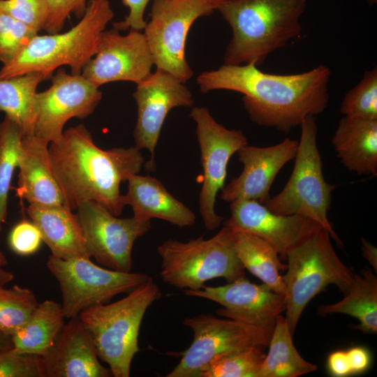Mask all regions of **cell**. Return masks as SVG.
<instances>
[{
  "instance_id": "6da1fadb",
  "label": "cell",
  "mask_w": 377,
  "mask_h": 377,
  "mask_svg": "<svg viewBox=\"0 0 377 377\" xmlns=\"http://www.w3.org/2000/svg\"><path fill=\"white\" fill-rule=\"evenodd\" d=\"M330 75L323 64L288 75L265 73L253 64H223L202 72L196 81L203 93L223 89L242 94L244 107L254 123L288 133L325 110Z\"/></svg>"
},
{
  "instance_id": "7a4b0ae2",
  "label": "cell",
  "mask_w": 377,
  "mask_h": 377,
  "mask_svg": "<svg viewBox=\"0 0 377 377\" xmlns=\"http://www.w3.org/2000/svg\"><path fill=\"white\" fill-rule=\"evenodd\" d=\"M52 170L64 205L77 209L85 201H96L119 216L126 205L121 182L138 174L144 157L136 147L103 150L97 147L83 124L66 130L48 147Z\"/></svg>"
},
{
  "instance_id": "3957f363",
  "label": "cell",
  "mask_w": 377,
  "mask_h": 377,
  "mask_svg": "<svg viewBox=\"0 0 377 377\" xmlns=\"http://www.w3.org/2000/svg\"><path fill=\"white\" fill-rule=\"evenodd\" d=\"M308 0H232L217 10L232 36L223 64L259 66L269 55L300 35Z\"/></svg>"
},
{
  "instance_id": "277c9868",
  "label": "cell",
  "mask_w": 377,
  "mask_h": 377,
  "mask_svg": "<svg viewBox=\"0 0 377 377\" xmlns=\"http://www.w3.org/2000/svg\"><path fill=\"white\" fill-rule=\"evenodd\" d=\"M113 17L108 0H89L77 24L62 34L34 36L15 59L3 66L0 79L34 72L48 79L61 66H68L72 74L80 75L96 53L101 32Z\"/></svg>"
},
{
  "instance_id": "5b68a950",
  "label": "cell",
  "mask_w": 377,
  "mask_h": 377,
  "mask_svg": "<svg viewBox=\"0 0 377 377\" xmlns=\"http://www.w3.org/2000/svg\"><path fill=\"white\" fill-rule=\"evenodd\" d=\"M153 280L114 302L96 305L79 314L89 331L98 358L114 377H128L132 360L140 351L139 331L147 309L161 297Z\"/></svg>"
},
{
  "instance_id": "8992f818",
  "label": "cell",
  "mask_w": 377,
  "mask_h": 377,
  "mask_svg": "<svg viewBox=\"0 0 377 377\" xmlns=\"http://www.w3.org/2000/svg\"><path fill=\"white\" fill-rule=\"evenodd\" d=\"M330 238L320 228L286 253V272L282 276L285 318L293 335L306 306L316 295L330 285L344 295L353 285L355 273L340 260Z\"/></svg>"
},
{
  "instance_id": "52a82bcc",
  "label": "cell",
  "mask_w": 377,
  "mask_h": 377,
  "mask_svg": "<svg viewBox=\"0 0 377 377\" xmlns=\"http://www.w3.org/2000/svg\"><path fill=\"white\" fill-rule=\"evenodd\" d=\"M162 280L179 288L198 290L216 278L231 282L245 276L237 256L232 229L223 227L212 237L182 242L168 239L158 246Z\"/></svg>"
},
{
  "instance_id": "ba28073f",
  "label": "cell",
  "mask_w": 377,
  "mask_h": 377,
  "mask_svg": "<svg viewBox=\"0 0 377 377\" xmlns=\"http://www.w3.org/2000/svg\"><path fill=\"white\" fill-rule=\"evenodd\" d=\"M300 127L292 174L282 191L263 204L278 214H298L313 220L328 231L339 246H343L327 218L332 193L336 185L329 184L324 178L317 145L316 117H308Z\"/></svg>"
},
{
  "instance_id": "9c48e42d",
  "label": "cell",
  "mask_w": 377,
  "mask_h": 377,
  "mask_svg": "<svg viewBox=\"0 0 377 377\" xmlns=\"http://www.w3.org/2000/svg\"><path fill=\"white\" fill-rule=\"evenodd\" d=\"M46 265L59 282L67 319L92 306L108 303L114 296L128 293L152 280L145 273L110 269L87 258L65 260L51 255Z\"/></svg>"
},
{
  "instance_id": "30bf717a",
  "label": "cell",
  "mask_w": 377,
  "mask_h": 377,
  "mask_svg": "<svg viewBox=\"0 0 377 377\" xmlns=\"http://www.w3.org/2000/svg\"><path fill=\"white\" fill-rule=\"evenodd\" d=\"M214 10L205 0H153L144 34L157 69L183 83L193 76L185 57L187 35L198 18Z\"/></svg>"
},
{
  "instance_id": "8fae6325",
  "label": "cell",
  "mask_w": 377,
  "mask_h": 377,
  "mask_svg": "<svg viewBox=\"0 0 377 377\" xmlns=\"http://www.w3.org/2000/svg\"><path fill=\"white\" fill-rule=\"evenodd\" d=\"M183 325L192 330L193 341L166 377H199L219 357L253 345L267 347L273 331L211 314L186 318Z\"/></svg>"
},
{
  "instance_id": "7c38bea8",
  "label": "cell",
  "mask_w": 377,
  "mask_h": 377,
  "mask_svg": "<svg viewBox=\"0 0 377 377\" xmlns=\"http://www.w3.org/2000/svg\"><path fill=\"white\" fill-rule=\"evenodd\" d=\"M77 210L90 258L106 268L131 272L134 243L149 230L151 220L119 218L93 200L82 202Z\"/></svg>"
},
{
  "instance_id": "4fadbf2b",
  "label": "cell",
  "mask_w": 377,
  "mask_h": 377,
  "mask_svg": "<svg viewBox=\"0 0 377 377\" xmlns=\"http://www.w3.org/2000/svg\"><path fill=\"white\" fill-rule=\"evenodd\" d=\"M190 117L196 123L204 173L199 210L206 229L213 230L223 219L216 213L214 206L219 191L224 187L228 162L248 141L241 130H230L218 123L206 108H193Z\"/></svg>"
},
{
  "instance_id": "5bb4252c",
  "label": "cell",
  "mask_w": 377,
  "mask_h": 377,
  "mask_svg": "<svg viewBox=\"0 0 377 377\" xmlns=\"http://www.w3.org/2000/svg\"><path fill=\"white\" fill-rule=\"evenodd\" d=\"M98 87L80 75L57 70L52 84L37 94V114L33 135L46 145L59 141L66 123L73 117L84 119L98 105Z\"/></svg>"
},
{
  "instance_id": "9a60e30c",
  "label": "cell",
  "mask_w": 377,
  "mask_h": 377,
  "mask_svg": "<svg viewBox=\"0 0 377 377\" xmlns=\"http://www.w3.org/2000/svg\"><path fill=\"white\" fill-rule=\"evenodd\" d=\"M153 65L144 33L131 29L123 36L113 27L101 32L96 53L81 75L98 87L117 81L138 84L151 73Z\"/></svg>"
},
{
  "instance_id": "2e32d148",
  "label": "cell",
  "mask_w": 377,
  "mask_h": 377,
  "mask_svg": "<svg viewBox=\"0 0 377 377\" xmlns=\"http://www.w3.org/2000/svg\"><path fill=\"white\" fill-rule=\"evenodd\" d=\"M138 106V118L133 137L138 149L150 153L147 168H154L155 149L168 112L176 107L193 103L191 91L172 74L157 69L137 84L133 94Z\"/></svg>"
},
{
  "instance_id": "e0dca14e",
  "label": "cell",
  "mask_w": 377,
  "mask_h": 377,
  "mask_svg": "<svg viewBox=\"0 0 377 377\" xmlns=\"http://www.w3.org/2000/svg\"><path fill=\"white\" fill-rule=\"evenodd\" d=\"M187 296L219 304V316L273 330L276 318L285 311L284 296L265 283L256 284L242 277L219 286H204L198 290H185Z\"/></svg>"
},
{
  "instance_id": "ac0fdd59",
  "label": "cell",
  "mask_w": 377,
  "mask_h": 377,
  "mask_svg": "<svg viewBox=\"0 0 377 377\" xmlns=\"http://www.w3.org/2000/svg\"><path fill=\"white\" fill-rule=\"evenodd\" d=\"M298 141L286 138L274 145L259 147L246 145L237 153L243 170L221 190L226 202L254 200L263 204L269 198L271 186L281 169L294 159Z\"/></svg>"
},
{
  "instance_id": "d6986e66",
  "label": "cell",
  "mask_w": 377,
  "mask_h": 377,
  "mask_svg": "<svg viewBox=\"0 0 377 377\" xmlns=\"http://www.w3.org/2000/svg\"><path fill=\"white\" fill-rule=\"evenodd\" d=\"M231 216L223 225L253 233L275 248L281 258L313 232L322 228L313 220L298 214L283 215L271 212L254 200L230 202Z\"/></svg>"
},
{
  "instance_id": "ffe728a7",
  "label": "cell",
  "mask_w": 377,
  "mask_h": 377,
  "mask_svg": "<svg viewBox=\"0 0 377 377\" xmlns=\"http://www.w3.org/2000/svg\"><path fill=\"white\" fill-rule=\"evenodd\" d=\"M43 357L46 377H108L91 337L79 316L68 319Z\"/></svg>"
},
{
  "instance_id": "44dd1931",
  "label": "cell",
  "mask_w": 377,
  "mask_h": 377,
  "mask_svg": "<svg viewBox=\"0 0 377 377\" xmlns=\"http://www.w3.org/2000/svg\"><path fill=\"white\" fill-rule=\"evenodd\" d=\"M18 167L17 196L27 200L29 204L64 205L52 170L47 145L33 135L22 136Z\"/></svg>"
},
{
  "instance_id": "7402d4cb",
  "label": "cell",
  "mask_w": 377,
  "mask_h": 377,
  "mask_svg": "<svg viewBox=\"0 0 377 377\" xmlns=\"http://www.w3.org/2000/svg\"><path fill=\"white\" fill-rule=\"evenodd\" d=\"M63 205L29 204L27 214L52 255L65 260L90 258L77 214Z\"/></svg>"
},
{
  "instance_id": "603a6c76",
  "label": "cell",
  "mask_w": 377,
  "mask_h": 377,
  "mask_svg": "<svg viewBox=\"0 0 377 377\" xmlns=\"http://www.w3.org/2000/svg\"><path fill=\"white\" fill-rule=\"evenodd\" d=\"M126 205H130L133 216L145 219H162L179 228L193 226L195 214L174 198L163 184L154 177L131 175L128 177Z\"/></svg>"
},
{
  "instance_id": "cb8c5ba5",
  "label": "cell",
  "mask_w": 377,
  "mask_h": 377,
  "mask_svg": "<svg viewBox=\"0 0 377 377\" xmlns=\"http://www.w3.org/2000/svg\"><path fill=\"white\" fill-rule=\"evenodd\" d=\"M332 144L341 163L359 175H377V120L343 116Z\"/></svg>"
},
{
  "instance_id": "d4e9b609",
  "label": "cell",
  "mask_w": 377,
  "mask_h": 377,
  "mask_svg": "<svg viewBox=\"0 0 377 377\" xmlns=\"http://www.w3.org/2000/svg\"><path fill=\"white\" fill-rule=\"evenodd\" d=\"M230 228L237 256L244 269L274 291L284 296V283L280 272L285 271L287 265L281 262L275 248L253 233Z\"/></svg>"
},
{
  "instance_id": "484cf974",
  "label": "cell",
  "mask_w": 377,
  "mask_h": 377,
  "mask_svg": "<svg viewBox=\"0 0 377 377\" xmlns=\"http://www.w3.org/2000/svg\"><path fill=\"white\" fill-rule=\"evenodd\" d=\"M61 304L47 300L38 303L26 323L13 335V350L44 357L64 325Z\"/></svg>"
},
{
  "instance_id": "4316f807",
  "label": "cell",
  "mask_w": 377,
  "mask_h": 377,
  "mask_svg": "<svg viewBox=\"0 0 377 377\" xmlns=\"http://www.w3.org/2000/svg\"><path fill=\"white\" fill-rule=\"evenodd\" d=\"M47 80L40 73L0 79V110L20 127L23 136L33 135L37 114V87Z\"/></svg>"
},
{
  "instance_id": "83f0119b",
  "label": "cell",
  "mask_w": 377,
  "mask_h": 377,
  "mask_svg": "<svg viewBox=\"0 0 377 377\" xmlns=\"http://www.w3.org/2000/svg\"><path fill=\"white\" fill-rule=\"evenodd\" d=\"M343 298L334 304L319 307L323 314L343 313L359 320L354 328L365 334L377 332V278L369 268L354 274L350 290Z\"/></svg>"
},
{
  "instance_id": "f1b7e54d",
  "label": "cell",
  "mask_w": 377,
  "mask_h": 377,
  "mask_svg": "<svg viewBox=\"0 0 377 377\" xmlns=\"http://www.w3.org/2000/svg\"><path fill=\"white\" fill-rule=\"evenodd\" d=\"M293 336L286 318L278 315L258 377H297L317 369L300 355Z\"/></svg>"
},
{
  "instance_id": "f546056e",
  "label": "cell",
  "mask_w": 377,
  "mask_h": 377,
  "mask_svg": "<svg viewBox=\"0 0 377 377\" xmlns=\"http://www.w3.org/2000/svg\"><path fill=\"white\" fill-rule=\"evenodd\" d=\"M22 136L17 124L6 116L0 123V230L6 216L13 175L18 167Z\"/></svg>"
},
{
  "instance_id": "4dcf8cb0",
  "label": "cell",
  "mask_w": 377,
  "mask_h": 377,
  "mask_svg": "<svg viewBox=\"0 0 377 377\" xmlns=\"http://www.w3.org/2000/svg\"><path fill=\"white\" fill-rule=\"evenodd\" d=\"M265 347L253 345L212 360L199 377H258Z\"/></svg>"
},
{
  "instance_id": "1f68e13d",
  "label": "cell",
  "mask_w": 377,
  "mask_h": 377,
  "mask_svg": "<svg viewBox=\"0 0 377 377\" xmlns=\"http://www.w3.org/2000/svg\"><path fill=\"white\" fill-rule=\"evenodd\" d=\"M38 302L27 288L0 286V331L12 336L29 318Z\"/></svg>"
},
{
  "instance_id": "d6a6232c",
  "label": "cell",
  "mask_w": 377,
  "mask_h": 377,
  "mask_svg": "<svg viewBox=\"0 0 377 377\" xmlns=\"http://www.w3.org/2000/svg\"><path fill=\"white\" fill-rule=\"evenodd\" d=\"M340 112L349 117L377 120V68L364 71L362 78L344 96Z\"/></svg>"
},
{
  "instance_id": "836d02e7",
  "label": "cell",
  "mask_w": 377,
  "mask_h": 377,
  "mask_svg": "<svg viewBox=\"0 0 377 377\" xmlns=\"http://www.w3.org/2000/svg\"><path fill=\"white\" fill-rule=\"evenodd\" d=\"M38 31L0 10V61L6 65L15 59Z\"/></svg>"
},
{
  "instance_id": "e575fe53",
  "label": "cell",
  "mask_w": 377,
  "mask_h": 377,
  "mask_svg": "<svg viewBox=\"0 0 377 377\" xmlns=\"http://www.w3.org/2000/svg\"><path fill=\"white\" fill-rule=\"evenodd\" d=\"M0 377H46L43 356L13 349L0 354Z\"/></svg>"
},
{
  "instance_id": "d590c367",
  "label": "cell",
  "mask_w": 377,
  "mask_h": 377,
  "mask_svg": "<svg viewBox=\"0 0 377 377\" xmlns=\"http://www.w3.org/2000/svg\"><path fill=\"white\" fill-rule=\"evenodd\" d=\"M0 10L38 32L45 29L50 14L47 0H0Z\"/></svg>"
},
{
  "instance_id": "8d00e7d4",
  "label": "cell",
  "mask_w": 377,
  "mask_h": 377,
  "mask_svg": "<svg viewBox=\"0 0 377 377\" xmlns=\"http://www.w3.org/2000/svg\"><path fill=\"white\" fill-rule=\"evenodd\" d=\"M40 232L35 224L27 220L17 223L10 230L8 244L11 250L20 256L36 253L42 242Z\"/></svg>"
},
{
  "instance_id": "74e56055",
  "label": "cell",
  "mask_w": 377,
  "mask_h": 377,
  "mask_svg": "<svg viewBox=\"0 0 377 377\" xmlns=\"http://www.w3.org/2000/svg\"><path fill=\"white\" fill-rule=\"evenodd\" d=\"M50 14L45 29L49 34L61 31L66 19L74 13L82 17L85 13L89 0H47Z\"/></svg>"
},
{
  "instance_id": "f35d334b",
  "label": "cell",
  "mask_w": 377,
  "mask_h": 377,
  "mask_svg": "<svg viewBox=\"0 0 377 377\" xmlns=\"http://www.w3.org/2000/svg\"><path fill=\"white\" fill-rule=\"evenodd\" d=\"M150 0H122L123 4L129 8L128 15L123 21L113 23V27L119 31L131 29L141 31L147 24L144 15Z\"/></svg>"
},
{
  "instance_id": "ab89813d",
  "label": "cell",
  "mask_w": 377,
  "mask_h": 377,
  "mask_svg": "<svg viewBox=\"0 0 377 377\" xmlns=\"http://www.w3.org/2000/svg\"><path fill=\"white\" fill-rule=\"evenodd\" d=\"M351 375L365 372L370 367L371 356L367 348L354 346L346 350Z\"/></svg>"
},
{
  "instance_id": "60d3db41",
  "label": "cell",
  "mask_w": 377,
  "mask_h": 377,
  "mask_svg": "<svg viewBox=\"0 0 377 377\" xmlns=\"http://www.w3.org/2000/svg\"><path fill=\"white\" fill-rule=\"evenodd\" d=\"M327 368L330 376L346 377L351 375L346 350H336L327 360Z\"/></svg>"
},
{
  "instance_id": "b9f144b4",
  "label": "cell",
  "mask_w": 377,
  "mask_h": 377,
  "mask_svg": "<svg viewBox=\"0 0 377 377\" xmlns=\"http://www.w3.org/2000/svg\"><path fill=\"white\" fill-rule=\"evenodd\" d=\"M361 251L363 258H364L371 266L377 271V249L372 244L364 237L361 238Z\"/></svg>"
},
{
  "instance_id": "7bdbcfd3",
  "label": "cell",
  "mask_w": 377,
  "mask_h": 377,
  "mask_svg": "<svg viewBox=\"0 0 377 377\" xmlns=\"http://www.w3.org/2000/svg\"><path fill=\"white\" fill-rule=\"evenodd\" d=\"M13 348L12 336L0 331V354Z\"/></svg>"
},
{
  "instance_id": "ee69618b",
  "label": "cell",
  "mask_w": 377,
  "mask_h": 377,
  "mask_svg": "<svg viewBox=\"0 0 377 377\" xmlns=\"http://www.w3.org/2000/svg\"><path fill=\"white\" fill-rule=\"evenodd\" d=\"M14 275L12 272L6 271L0 266V286H4L8 283L13 281Z\"/></svg>"
},
{
  "instance_id": "f6af8a7d",
  "label": "cell",
  "mask_w": 377,
  "mask_h": 377,
  "mask_svg": "<svg viewBox=\"0 0 377 377\" xmlns=\"http://www.w3.org/2000/svg\"><path fill=\"white\" fill-rule=\"evenodd\" d=\"M207 2H208L214 10H217V8L222 4L228 2L232 0H205Z\"/></svg>"
},
{
  "instance_id": "bcb514c9",
  "label": "cell",
  "mask_w": 377,
  "mask_h": 377,
  "mask_svg": "<svg viewBox=\"0 0 377 377\" xmlns=\"http://www.w3.org/2000/svg\"><path fill=\"white\" fill-rule=\"evenodd\" d=\"M7 264V260L3 253L0 251V266H4Z\"/></svg>"
},
{
  "instance_id": "7dc6e473",
  "label": "cell",
  "mask_w": 377,
  "mask_h": 377,
  "mask_svg": "<svg viewBox=\"0 0 377 377\" xmlns=\"http://www.w3.org/2000/svg\"><path fill=\"white\" fill-rule=\"evenodd\" d=\"M368 2L372 5V4H374L377 2V0H368Z\"/></svg>"
}]
</instances>
